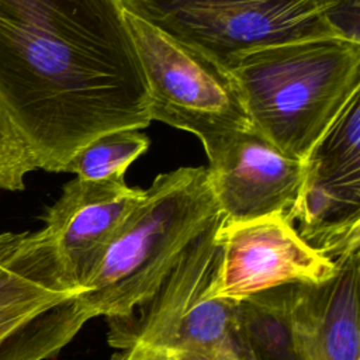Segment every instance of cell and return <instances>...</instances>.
<instances>
[{"label": "cell", "instance_id": "obj_1", "mask_svg": "<svg viewBox=\"0 0 360 360\" xmlns=\"http://www.w3.org/2000/svg\"><path fill=\"white\" fill-rule=\"evenodd\" d=\"M0 100L38 169L152 120L122 0H0Z\"/></svg>", "mask_w": 360, "mask_h": 360}, {"label": "cell", "instance_id": "obj_2", "mask_svg": "<svg viewBox=\"0 0 360 360\" xmlns=\"http://www.w3.org/2000/svg\"><path fill=\"white\" fill-rule=\"evenodd\" d=\"M225 66L253 129L301 160L360 91V41L340 35L252 49Z\"/></svg>", "mask_w": 360, "mask_h": 360}, {"label": "cell", "instance_id": "obj_3", "mask_svg": "<svg viewBox=\"0 0 360 360\" xmlns=\"http://www.w3.org/2000/svg\"><path fill=\"white\" fill-rule=\"evenodd\" d=\"M222 219L205 167L158 174L82 284V308L90 319L128 315Z\"/></svg>", "mask_w": 360, "mask_h": 360}, {"label": "cell", "instance_id": "obj_4", "mask_svg": "<svg viewBox=\"0 0 360 360\" xmlns=\"http://www.w3.org/2000/svg\"><path fill=\"white\" fill-rule=\"evenodd\" d=\"M125 11L225 65L238 53L316 37H359V0H122Z\"/></svg>", "mask_w": 360, "mask_h": 360}, {"label": "cell", "instance_id": "obj_5", "mask_svg": "<svg viewBox=\"0 0 360 360\" xmlns=\"http://www.w3.org/2000/svg\"><path fill=\"white\" fill-rule=\"evenodd\" d=\"M222 221L190 246L148 300L125 316L107 318L111 347L158 349L181 360H245L236 336V302L205 298L218 264Z\"/></svg>", "mask_w": 360, "mask_h": 360}, {"label": "cell", "instance_id": "obj_6", "mask_svg": "<svg viewBox=\"0 0 360 360\" xmlns=\"http://www.w3.org/2000/svg\"><path fill=\"white\" fill-rule=\"evenodd\" d=\"M127 21L152 121L195 135L204 150L232 132L253 128L225 65L128 11Z\"/></svg>", "mask_w": 360, "mask_h": 360}, {"label": "cell", "instance_id": "obj_7", "mask_svg": "<svg viewBox=\"0 0 360 360\" xmlns=\"http://www.w3.org/2000/svg\"><path fill=\"white\" fill-rule=\"evenodd\" d=\"M287 218L333 262L360 250V91L304 159L302 183Z\"/></svg>", "mask_w": 360, "mask_h": 360}, {"label": "cell", "instance_id": "obj_8", "mask_svg": "<svg viewBox=\"0 0 360 360\" xmlns=\"http://www.w3.org/2000/svg\"><path fill=\"white\" fill-rule=\"evenodd\" d=\"M218 264L207 300L242 301L291 284H319L336 263L309 246L285 215L222 221L217 232Z\"/></svg>", "mask_w": 360, "mask_h": 360}, {"label": "cell", "instance_id": "obj_9", "mask_svg": "<svg viewBox=\"0 0 360 360\" xmlns=\"http://www.w3.org/2000/svg\"><path fill=\"white\" fill-rule=\"evenodd\" d=\"M20 239L0 262V360H49L90 318Z\"/></svg>", "mask_w": 360, "mask_h": 360}, {"label": "cell", "instance_id": "obj_10", "mask_svg": "<svg viewBox=\"0 0 360 360\" xmlns=\"http://www.w3.org/2000/svg\"><path fill=\"white\" fill-rule=\"evenodd\" d=\"M143 197L124 179L68 181L35 232L60 281L79 294L103 252Z\"/></svg>", "mask_w": 360, "mask_h": 360}, {"label": "cell", "instance_id": "obj_11", "mask_svg": "<svg viewBox=\"0 0 360 360\" xmlns=\"http://www.w3.org/2000/svg\"><path fill=\"white\" fill-rule=\"evenodd\" d=\"M205 155L224 221L288 215L302 183L304 160L284 153L253 128L224 136Z\"/></svg>", "mask_w": 360, "mask_h": 360}, {"label": "cell", "instance_id": "obj_12", "mask_svg": "<svg viewBox=\"0 0 360 360\" xmlns=\"http://www.w3.org/2000/svg\"><path fill=\"white\" fill-rule=\"evenodd\" d=\"M335 263L323 283L288 285L290 321L307 360H360V250Z\"/></svg>", "mask_w": 360, "mask_h": 360}, {"label": "cell", "instance_id": "obj_13", "mask_svg": "<svg viewBox=\"0 0 360 360\" xmlns=\"http://www.w3.org/2000/svg\"><path fill=\"white\" fill-rule=\"evenodd\" d=\"M236 336L245 360H307L290 321L288 285L238 301Z\"/></svg>", "mask_w": 360, "mask_h": 360}, {"label": "cell", "instance_id": "obj_14", "mask_svg": "<svg viewBox=\"0 0 360 360\" xmlns=\"http://www.w3.org/2000/svg\"><path fill=\"white\" fill-rule=\"evenodd\" d=\"M149 136L139 129L104 132L79 149L65 172L83 180L124 179L127 169L149 149Z\"/></svg>", "mask_w": 360, "mask_h": 360}, {"label": "cell", "instance_id": "obj_15", "mask_svg": "<svg viewBox=\"0 0 360 360\" xmlns=\"http://www.w3.org/2000/svg\"><path fill=\"white\" fill-rule=\"evenodd\" d=\"M37 162L0 100V188L20 191Z\"/></svg>", "mask_w": 360, "mask_h": 360}, {"label": "cell", "instance_id": "obj_16", "mask_svg": "<svg viewBox=\"0 0 360 360\" xmlns=\"http://www.w3.org/2000/svg\"><path fill=\"white\" fill-rule=\"evenodd\" d=\"M110 360H181V359L158 349L129 347L124 350H117Z\"/></svg>", "mask_w": 360, "mask_h": 360}, {"label": "cell", "instance_id": "obj_17", "mask_svg": "<svg viewBox=\"0 0 360 360\" xmlns=\"http://www.w3.org/2000/svg\"><path fill=\"white\" fill-rule=\"evenodd\" d=\"M21 233H13V232H4L0 233V262H3L8 253L15 246L17 240L20 239Z\"/></svg>", "mask_w": 360, "mask_h": 360}]
</instances>
